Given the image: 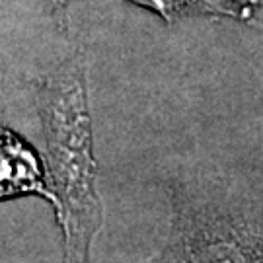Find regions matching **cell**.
Masks as SVG:
<instances>
[{"mask_svg": "<svg viewBox=\"0 0 263 263\" xmlns=\"http://www.w3.org/2000/svg\"><path fill=\"white\" fill-rule=\"evenodd\" d=\"M35 100L47 146L51 205L63 230V263H90L92 242L104 226V205L82 49L35 82Z\"/></svg>", "mask_w": 263, "mask_h": 263, "instance_id": "obj_1", "label": "cell"}, {"mask_svg": "<svg viewBox=\"0 0 263 263\" xmlns=\"http://www.w3.org/2000/svg\"><path fill=\"white\" fill-rule=\"evenodd\" d=\"M170 234L142 263H263V205L230 181L193 174L170 181Z\"/></svg>", "mask_w": 263, "mask_h": 263, "instance_id": "obj_2", "label": "cell"}, {"mask_svg": "<svg viewBox=\"0 0 263 263\" xmlns=\"http://www.w3.org/2000/svg\"><path fill=\"white\" fill-rule=\"evenodd\" d=\"M37 193L49 199L51 191L39 176L35 156L6 129H0V199Z\"/></svg>", "mask_w": 263, "mask_h": 263, "instance_id": "obj_3", "label": "cell"}, {"mask_svg": "<svg viewBox=\"0 0 263 263\" xmlns=\"http://www.w3.org/2000/svg\"><path fill=\"white\" fill-rule=\"evenodd\" d=\"M139 8L154 12L168 26L176 24L178 20L205 16V18H232L234 12L226 6L222 0H127Z\"/></svg>", "mask_w": 263, "mask_h": 263, "instance_id": "obj_4", "label": "cell"}, {"mask_svg": "<svg viewBox=\"0 0 263 263\" xmlns=\"http://www.w3.org/2000/svg\"><path fill=\"white\" fill-rule=\"evenodd\" d=\"M228 8L234 12L238 22L252 24L255 16L263 12V0H222Z\"/></svg>", "mask_w": 263, "mask_h": 263, "instance_id": "obj_5", "label": "cell"}, {"mask_svg": "<svg viewBox=\"0 0 263 263\" xmlns=\"http://www.w3.org/2000/svg\"><path fill=\"white\" fill-rule=\"evenodd\" d=\"M49 4V8H51V14L57 18V22L66 28V10H68V4L72 2V0H45Z\"/></svg>", "mask_w": 263, "mask_h": 263, "instance_id": "obj_6", "label": "cell"}, {"mask_svg": "<svg viewBox=\"0 0 263 263\" xmlns=\"http://www.w3.org/2000/svg\"><path fill=\"white\" fill-rule=\"evenodd\" d=\"M261 179H263V166H261Z\"/></svg>", "mask_w": 263, "mask_h": 263, "instance_id": "obj_7", "label": "cell"}]
</instances>
